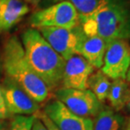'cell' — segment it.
<instances>
[{"label":"cell","instance_id":"5bb4252c","mask_svg":"<svg viewBox=\"0 0 130 130\" xmlns=\"http://www.w3.org/2000/svg\"><path fill=\"white\" fill-rule=\"evenodd\" d=\"M130 93V84L126 79H118L111 82L107 101L115 112L124 110Z\"/></svg>","mask_w":130,"mask_h":130},{"label":"cell","instance_id":"30bf717a","mask_svg":"<svg viewBox=\"0 0 130 130\" xmlns=\"http://www.w3.org/2000/svg\"><path fill=\"white\" fill-rule=\"evenodd\" d=\"M94 71L95 68L83 57L75 54L66 60L61 87L66 89L87 90L88 78Z\"/></svg>","mask_w":130,"mask_h":130},{"label":"cell","instance_id":"ac0fdd59","mask_svg":"<svg viewBox=\"0 0 130 130\" xmlns=\"http://www.w3.org/2000/svg\"><path fill=\"white\" fill-rule=\"evenodd\" d=\"M35 116H36V117H38L42 121V123L45 124V126L46 127L48 130H60L56 125H55L53 122L45 114V112H44L43 111H40V112H37Z\"/></svg>","mask_w":130,"mask_h":130},{"label":"cell","instance_id":"484cf974","mask_svg":"<svg viewBox=\"0 0 130 130\" xmlns=\"http://www.w3.org/2000/svg\"><path fill=\"white\" fill-rule=\"evenodd\" d=\"M3 76V69H2V63H1V55H0V80L2 79Z\"/></svg>","mask_w":130,"mask_h":130},{"label":"cell","instance_id":"8992f818","mask_svg":"<svg viewBox=\"0 0 130 130\" xmlns=\"http://www.w3.org/2000/svg\"><path fill=\"white\" fill-rule=\"evenodd\" d=\"M52 48L65 60L77 54L79 43L84 35L80 23L74 28L43 27L37 29Z\"/></svg>","mask_w":130,"mask_h":130},{"label":"cell","instance_id":"603a6c76","mask_svg":"<svg viewBox=\"0 0 130 130\" xmlns=\"http://www.w3.org/2000/svg\"><path fill=\"white\" fill-rule=\"evenodd\" d=\"M0 130H9L7 124H5L4 121L0 120Z\"/></svg>","mask_w":130,"mask_h":130},{"label":"cell","instance_id":"7a4b0ae2","mask_svg":"<svg viewBox=\"0 0 130 130\" xmlns=\"http://www.w3.org/2000/svg\"><path fill=\"white\" fill-rule=\"evenodd\" d=\"M3 74L26 92L37 103L47 101L50 90L25 57L21 41L12 36L4 41L1 52Z\"/></svg>","mask_w":130,"mask_h":130},{"label":"cell","instance_id":"3957f363","mask_svg":"<svg viewBox=\"0 0 130 130\" xmlns=\"http://www.w3.org/2000/svg\"><path fill=\"white\" fill-rule=\"evenodd\" d=\"M21 43L29 64L46 85L50 92L59 89L66 60L35 28H29L22 33Z\"/></svg>","mask_w":130,"mask_h":130},{"label":"cell","instance_id":"9c48e42d","mask_svg":"<svg viewBox=\"0 0 130 130\" xmlns=\"http://www.w3.org/2000/svg\"><path fill=\"white\" fill-rule=\"evenodd\" d=\"M43 112L60 130H92L93 118L74 114L57 99L49 101Z\"/></svg>","mask_w":130,"mask_h":130},{"label":"cell","instance_id":"4fadbf2b","mask_svg":"<svg viewBox=\"0 0 130 130\" xmlns=\"http://www.w3.org/2000/svg\"><path fill=\"white\" fill-rule=\"evenodd\" d=\"M125 117L110 107H104L93 118L92 130H123Z\"/></svg>","mask_w":130,"mask_h":130},{"label":"cell","instance_id":"7c38bea8","mask_svg":"<svg viewBox=\"0 0 130 130\" xmlns=\"http://www.w3.org/2000/svg\"><path fill=\"white\" fill-rule=\"evenodd\" d=\"M107 43L98 36H87L84 33L79 43L77 54L81 55L93 66L100 69L103 63V57Z\"/></svg>","mask_w":130,"mask_h":130},{"label":"cell","instance_id":"cb8c5ba5","mask_svg":"<svg viewBox=\"0 0 130 130\" xmlns=\"http://www.w3.org/2000/svg\"><path fill=\"white\" fill-rule=\"evenodd\" d=\"M123 130H130V118L127 122H125Z\"/></svg>","mask_w":130,"mask_h":130},{"label":"cell","instance_id":"5b68a950","mask_svg":"<svg viewBox=\"0 0 130 130\" xmlns=\"http://www.w3.org/2000/svg\"><path fill=\"white\" fill-rule=\"evenodd\" d=\"M55 96L71 112L82 117L94 118L103 107V104L87 89L77 90L60 87L56 90Z\"/></svg>","mask_w":130,"mask_h":130},{"label":"cell","instance_id":"d6986e66","mask_svg":"<svg viewBox=\"0 0 130 130\" xmlns=\"http://www.w3.org/2000/svg\"><path fill=\"white\" fill-rule=\"evenodd\" d=\"M10 117V114L9 113L6 107V104H5V100L3 95L1 86H0V120L4 121L7 118Z\"/></svg>","mask_w":130,"mask_h":130},{"label":"cell","instance_id":"6da1fadb","mask_svg":"<svg viewBox=\"0 0 130 130\" xmlns=\"http://www.w3.org/2000/svg\"><path fill=\"white\" fill-rule=\"evenodd\" d=\"M79 23L87 36H98L106 42L130 40L129 0H99L95 11L79 16Z\"/></svg>","mask_w":130,"mask_h":130},{"label":"cell","instance_id":"44dd1931","mask_svg":"<svg viewBox=\"0 0 130 130\" xmlns=\"http://www.w3.org/2000/svg\"><path fill=\"white\" fill-rule=\"evenodd\" d=\"M25 1L26 3H29V4H32V5H35V6H37V5L40 4V3H41L43 0H24Z\"/></svg>","mask_w":130,"mask_h":130},{"label":"cell","instance_id":"2e32d148","mask_svg":"<svg viewBox=\"0 0 130 130\" xmlns=\"http://www.w3.org/2000/svg\"><path fill=\"white\" fill-rule=\"evenodd\" d=\"M61 1L71 3L76 9L79 16H88L92 15L99 4V0H43L42 3H44V6L47 7Z\"/></svg>","mask_w":130,"mask_h":130},{"label":"cell","instance_id":"9a60e30c","mask_svg":"<svg viewBox=\"0 0 130 130\" xmlns=\"http://www.w3.org/2000/svg\"><path fill=\"white\" fill-rule=\"evenodd\" d=\"M111 79L102 73L101 69L94 71L87 80V90H91L98 100L103 104L107 101Z\"/></svg>","mask_w":130,"mask_h":130},{"label":"cell","instance_id":"ba28073f","mask_svg":"<svg viewBox=\"0 0 130 130\" xmlns=\"http://www.w3.org/2000/svg\"><path fill=\"white\" fill-rule=\"evenodd\" d=\"M0 86L10 116H32L40 111L39 103L10 79L4 78Z\"/></svg>","mask_w":130,"mask_h":130},{"label":"cell","instance_id":"277c9868","mask_svg":"<svg viewBox=\"0 0 130 130\" xmlns=\"http://www.w3.org/2000/svg\"><path fill=\"white\" fill-rule=\"evenodd\" d=\"M29 22L32 28H74L79 24V15L71 3L61 1L35 11Z\"/></svg>","mask_w":130,"mask_h":130},{"label":"cell","instance_id":"d4e9b609","mask_svg":"<svg viewBox=\"0 0 130 130\" xmlns=\"http://www.w3.org/2000/svg\"><path fill=\"white\" fill-rule=\"evenodd\" d=\"M126 80L128 81L129 84H130V65H129V68H128V73H127V75H126Z\"/></svg>","mask_w":130,"mask_h":130},{"label":"cell","instance_id":"52a82bcc","mask_svg":"<svg viewBox=\"0 0 130 130\" xmlns=\"http://www.w3.org/2000/svg\"><path fill=\"white\" fill-rule=\"evenodd\" d=\"M130 65V44L127 40L107 42L101 71L110 79H126Z\"/></svg>","mask_w":130,"mask_h":130},{"label":"cell","instance_id":"7402d4cb","mask_svg":"<svg viewBox=\"0 0 130 130\" xmlns=\"http://www.w3.org/2000/svg\"><path fill=\"white\" fill-rule=\"evenodd\" d=\"M124 110H125L128 113H130V93H129L128 101H127V103L125 105V107H124Z\"/></svg>","mask_w":130,"mask_h":130},{"label":"cell","instance_id":"ffe728a7","mask_svg":"<svg viewBox=\"0 0 130 130\" xmlns=\"http://www.w3.org/2000/svg\"><path fill=\"white\" fill-rule=\"evenodd\" d=\"M31 130H48V129L45 126V124L42 123V121L35 116V119L34 121V123H33Z\"/></svg>","mask_w":130,"mask_h":130},{"label":"cell","instance_id":"e0dca14e","mask_svg":"<svg viewBox=\"0 0 130 130\" xmlns=\"http://www.w3.org/2000/svg\"><path fill=\"white\" fill-rule=\"evenodd\" d=\"M35 116L16 115L11 119L9 130H31Z\"/></svg>","mask_w":130,"mask_h":130},{"label":"cell","instance_id":"8fae6325","mask_svg":"<svg viewBox=\"0 0 130 130\" xmlns=\"http://www.w3.org/2000/svg\"><path fill=\"white\" fill-rule=\"evenodd\" d=\"M29 12L24 0H0V33L9 31Z\"/></svg>","mask_w":130,"mask_h":130}]
</instances>
